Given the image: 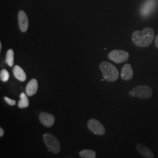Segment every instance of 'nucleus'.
I'll return each mask as SVG.
<instances>
[{"label": "nucleus", "instance_id": "9b49d317", "mask_svg": "<svg viewBox=\"0 0 158 158\" xmlns=\"http://www.w3.org/2000/svg\"><path fill=\"white\" fill-rule=\"evenodd\" d=\"M136 149L139 153H140V155L144 158H154V154L152 151L148 147L141 143H138L136 145Z\"/></svg>", "mask_w": 158, "mask_h": 158}, {"label": "nucleus", "instance_id": "0eeeda50", "mask_svg": "<svg viewBox=\"0 0 158 158\" xmlns=\"http://www.w3.org/2000/svg\"><path fill=\"white\" fill-rule=\"evenodd\" d=\"M158 0H147L142 5L140 14L142 17H148L156 9Z\"/></svg>", "mask_w": 158, "mask_h": 158}, {"label": "nucleus", "instance_id": "aec40b11", "mask_svg": "<svg viewBox=\"0 0 158 158\" xmlns=\"http://www.w3.org/2000/svg\"><path fill=\"white\" fill-rule=\"evenodd\" d=\"M4 134V131L2 128H0V136L2 137Z\"/></svg>", "mask_w": 158, "mask_h": 158}, {"label": "nucleus", "instance_id": "2eb2a0df", "mask_svg": "<svg viewBox=\"0 0 158 158\" xmlns=\"http://www.w3.org/2000/svg\"><path fill=\"white\" fill-rule=\"evenodd\" d=\"M79 155L81 158H95L96 157V153L94 151L91 149H83L80 151Z\"/></svg>", "mask_w": 158, "mask_h": 158}, {"label": "nucleus", "instance_id": "6ab92c4d", "mask_svg": "<svg viewBox=\"0 0 158 158\" xmlns=\"http://www.w3.org/2000/svg\"><path fill=\"white\" fill-rule=\"evenodd\" d=\"M155 45L156 48L158 49V35L156 36L155 40Z\"/></svg>", "mask_w": 158, "mask_h": 158}, {"label": "nucleus", "instance_id": "9d476101", "mask_svg": "<svg viewBox=\"0 0 158 158\" xmlns=\"http://www.w3.org/2000/svg\"><path fill=\"white\" fill-rule=\"evenodd\" d=\"M133 76L134 71L131 65L129 63L125 64L121 69V78L125 81H129L132 79Z\"/></svg>", "mask_w": 158, "mask_h": 158}, {"label": "nucleus", "instance_id": "39448f33", "mask_svg": "<svg viewBox=\"0 0 158 158\" xmlns=\"http://www.w3.org/2000/svg\"><path fill=\"white\" fill-rule=\"evenodd\" d=\"M108 57L110 60L114 62L123 63L128 60L130 55L129 53L126 51L115 49L110 52L108 53Z\"/></svg>", "mask_w": 158, "mask_h": 158}, {"label": "nucleus", "instance_id": "6e6552de", "mask_svg": "<svg viewBox=\"0 0 158 158\" xmlns=\"http://www.w3.org/2000/svg\"><path fill=\"white\" fill-rule=\"evenodd\" d=\"M18 25L22 32H26L28 29L29 21L28 17L25 12L21 10L18 12Z\"/></svg>", "mask_w": 158, "mask_h": 158}, {"label": "nucleus", "instance_id": "f257e3e1", "mask_svg": "<svg viewBox=\"0 0 158 158\" xmlns=\"http://www.w3.org/2000/svg\"><path fill=\"white\" fill-rule=\"evenodd\" d=\"M155 38V32L152 28L147 27L142 31H135L132 35L133 43L137 47L147 48L151 45Z\"/></svg>", "mask_w": 158, "mask_h": 158}, {"label": "nucleus", "instance_id": "423d86ee", "mask_svg": "<svg viewBox=\"0 0 158 158\" xmlns=\"http://www.w3.org/2000/svg\"><path fill=\"white\" fill-rule=\"evenodd\" d=\"M87 127L91 132L97 135H102L106 133L104 126L96 119H89L87 122Z\"/></svg>", "mask_w": 158, "mask_h": 158}, {"label": "nucleus", "instance_id": "f03ea898", "mask_svg": "<svg viewBox=\"0 0 158 158\" xmlns=\"http://www.w3.org/2000/svg\"><path fill=\"white\" fill-rule=\"evenodd\" d=\"M100 69L103 78L108 82H114L118 79V70L112 63L107 61L102 62L100 64Z\"/></svg>", "mask_w": 158, "mask_h": 158}, {"label": "nucleus", "instance_id": "a211bd4d", "mask_svg": "<svg viewBox=\"0 0 158 158\" xmlns=\"http://www.w3.org/2000/svg\"><path fill=\"white\" fill-rule=\"evenodd\" d=\"M4 99L6 101V102L7 104H8L9 105H10V106H14L16 104V102L15 100L11 99V98H8L7 97H6V96L4 97Z\"/></svg>", "mask_w": 158, "mask_h": 158}, {"label": "nucleus", "instance_id": "f8f14e48", "mask_svg": "<svg viewBox=\"0 0 158 158\" xmlns=\"http://www.w3.org/2000/svg\"><path fill=\"white\" fill-rule=\"evenodd\" d=\"M38 89V83L37 80L32 79L31 80L27 85L26 87V94L28 96H32L35 95Z\"/></svg>", "mask_w": 158, "mask_h": 158}, {"label": "nucleus", "instance_id": "ddd939ff", "mask_svg": "<svg viewBox=\"0 0 158 158\" xmlns=\"http://www.w3.org/2000/svg\"><path fill=\"white\" fill-rule=\"evenodd\" d=\"M13 74L16 79L21 81H25L27 80V75L21 67L16 65L13 68Z\"/></svg>", "mask_w": 158, "mask_h": 158}, {"label": "nucleus", "instance_id": "1a4fd4ad", "mask_svg": "<svg viewBox=\"0 0 158 158\" xmlns=\"http://www.w3.org/2000/svg\"><path fill=\"white\" fill-rule=\"evenodd\" d=\"M39 118L40 123L48 128L51 127L54 124L55 121V118L53 115L46 112H42L40 113Z\"/></svg>", "mask_w": 158, "mask_h": 158}, {"label": "nucleus", "instance_id": "f3484780", "mask_svg": "<svg viewBox=\"0 0 158 158\" xmlns=\"http://www.w3.org/2000/svg\"><path fill=\"white\" fill-rule=\"evenodd\" d=\"M10 78V74L8 72L6 69L1 70L0 72V79L3 82H6Z\"/></svg>", "mask_w": 158, "mask_h": 158}, {"label": "nucleus", "instance_id": "412c9836", "mask_svg": "<svg viewBox=\"0 0 158 158\" xmlns=\"http://www.w3.org/2000/svg\"><path fill=\"white\" fill-rule=\"evenodd\" d=\"M1 49H2V43L0 42V51H1Z\"/></svg>", "mask_w": 158, "mask_h": 158}, {"label": "nucleus", "instance_id": "dca6fc26", "mask_svg": "<svg viewBox=\"0 0 158 158\" xmlns=\"http://www.w3.org/2000/svg\"><path fill=\"white\" fill-rule=\"evenodd\" d=\"M6 63L10 66L12 67L14 63V51L10 49L6 52Z\"/></svg>", "mask_w": 158, "mask_h": 158}, {"label": "nucleus", "instance_id": "4468645a", "mask_svg": "<svg viewBox=\"0 0 158 158\" xmlns=\"http://www.w3.org/2000/svg\"><path fill=\"white\" fill-rule=\"evenodd\" d=\"M29 102L28 98L27 96V94L22 93L20 94V100L18 102V107L19 108H27L29 106Z\"/></svg>", "mask_w": 158, "mask_h": 158}, {"label": "nucleus", "instance_id": "7ed1b4c3", "mask_svg": "<svg viewBox=\"0 0 158 158\" xmlns=\"http://www.w3.org/2000/svg\"><path fill=\"white\" fill-rule=\"evenodd\" d=\"M128 95L133 97H138L141 99H148L153 95L152 88L147 85H137L128 93Z\"/></svg>", "mask_w": 158, "mask_h": 158}, {"label": "nucleus", "instance_id": "20e7f679", "mask_svg": "<svg viewBox=\"0 0 158 158\" xmlns=\"http://www.w3.org/2000/svg\"><path fill=\"white\" fill-rule=\"evenodd\" d=\"M44 142L49 152L58 153L60 151V144L56 137L52 134L46 133L43 137Z\"/></svg>", "mask_w": 158, "mask_h": 158}]
</instances>
